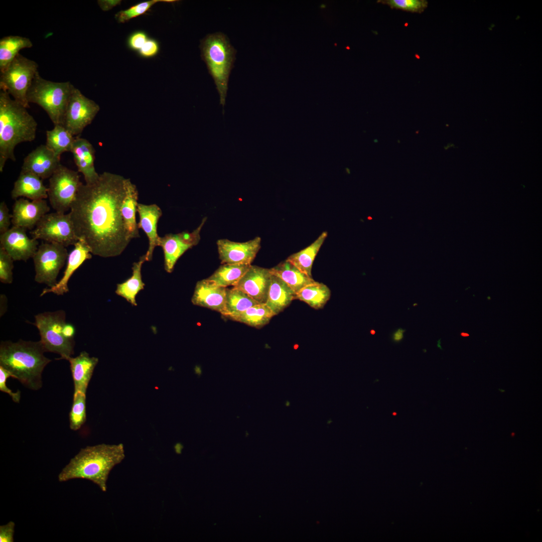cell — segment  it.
<instances>
[{
	"label": "cell",
	"instance_id": "6da1fadb",
	"mask_svg": "<svg viewBox=\"0 0 542 542\" xmlns=\"http://www.w3.org/2000/svg\"><path fill=\"white\" fill-rule=\"evenodd\" d=\"M126 179L104 172L95 183H82L71 205L69 213L76 235L94 255L118 256L131 240L121 213Z\"/></svg>",
	"mask_w": 542,
	"mask_h": 542
},
{
	"label": "cell",
	"instance_id": "7a4b0ae2",
	"mask_svg": "<svg viewBox=\"0 0 542 542\" xmlns=\"http://www.w3.org/2000/svg\"><path fill=\"white\" fill-rule=\"evenodd\" d=\"M123 445L101 444L82 448L58 475L60 482L84 479L96 484L103 492L113 467L124 459Z\"/></svg>",
	"mask_w": 542,
	"mask_h": 542
},
{
	"label": "cell",
	"instance_id": "3957f363",
	"mask_svg": "<svg viewBox=\"0 0 542 542\" xmlns=\"http://www.w3.org/2000/svg\"><path fill=\"white\" fill-rule=\"evenodd\" d=\"M44 352L40 341H2L0 366L26 387L37 390L42 386L43 371L51 361Z\"/></svg>",
	"mask_w": 542,
	"mask_h": 542
},
{
	"label": "cell",
	"instance_id": "277c9868",
	"mask_svg": "<svg viewBox=\"0 0 542 542\" xmlns=\"http://www.w3.org/2000/svg\"><path fill=\"white\" fill-rule=\"evenodd\" d=\"M22 104L7 92L0 91V172L7 161H16V146L36 138L38 124Z\"/></svg>",
	"mask_w": 542,
	"mask_h": 542
},
{
	"label": "cell",
	"instance_id": "5b68a950",
	"mask_svg": "<svg viewBox=\"0 0 542 542\" xmlns=\"http://www.w3.org/2000/svg\"><path fill=\"white\" fill-rule=\"evenodd\" d=\"M202 59L214 80L220 96V103L225 105L228 82L235 59L236 50L222 33L207 35L201 41Z\"/></svg>",
	"mask_w": 542,
	"mask_h": 542
},
{
	"label": "cell",
	"instance_id": "8992f818",
	"mask_svg": "<svg viewBox=\"0 0 542 542\" xmlns=\"http://www.w3.org/2000/svg\"><path fill=\"white\" fill-rule=\"evenodd\" d=\"M75 86L69 81L54 82L36 74L28 89V102L41 106L54 125H63L68 103Z\"/></svg>",
	"mask_w": 542,
	"mask_h": 542
},
{
	"label": "cell",
	"instance_id": "52a82bcc",
	"mask_svg": "<svg viewBox=\"0 0 542 542\" xmlns=\"http://www.w3.org/2000/svg\"><path fill=\"white\" fill-rule=\"evenodd\" d=\"M66 322V313L62 310L35 316L34 325L39 332L45 351L59 354L60 357L57 359L68 360L74 353V339L66 338L62 333Z\"/></svg>",
	"mask_w": 542,
	"mask_h": 542
},
{
	"label": "cell",
	"instance_id": "ba28073f",
	"mask_svg": "<svg viewBox=\"0 0 542 542\" xmlns=\"http://www.w3.org/2000/svg\"><path fill=\"white\" fill-rule=\"evenodd\" d=\"M38 64L34 60L19 54L0 75V89L28 108L27 94L38 72Z\"/></svg>",
	"mask_w": 542,
	"mask_h": 542
},
{
	"label": "cell",
	"instance_id": "9c48e42d",
	"mask_svg": "<svg viewBox=\"0 0 542 542\" xmlns=\"http://www.w3.org/2000/svg\"><path fill=\"white\" fill-rule=\"evenodd\" d=\"M48 198L55 211L65 213L70 209L81 182L78 171L61 164L49 178Z\"/></svg>",
	"mask_w": 542,
	"mask_h": 542
},
{
	"label": "cell",
	"instance_id": "30bf717a",
	"mask_svg": "<svg viewBox=\"0 0 542 542\" xmlns=\"http://www.w3.org/2000/svg\"><path fill=\"white\" fill-rule=\"evenodd\" d=\"M66 246L56 243H42L32 257L35 270V281L51 288L57 283L60 270L67 260Z\"/></svg>",
	"mask_w": 542,
	"mask_h": 542
},
{
	"label": "cell",
	"instance_id": "8fae6325",
	"mask_svg": "<svg viewBox=\"0 0 542 542\" xmlns=\"http://www.w3.org/2000/svg\"><path fill=\"white\" fill-rule=\"evenodd\" d=\"M32 238L68 246L79 240L69 213L55 211L44 215L31 232Z\"/></svg>",
	"mask_w": 542,
	"mask_h": 542
},
{
	"label": "cell",
	"instance_id": "7c38bea8",
	"mask_svg": "<svg viewBox=\"0 0 542 542\" xmlns=\"http://www.w3.org/2000/svg\"><path fill=\"white\" fill-rule=\"evenodd\" d=\"M99 109L94 101L75 87L68 103L63 125L73 136L78 137L92 122Z\"/></svg>",
	"mask_w": 542,
	"mask_h": 542
},
{
	"label": "cell",
	"instance_id": "4fadbf2b",
	"mask_svg": "<svg viewBox=\"0 0 542 542\" xmlns=\"http://www.w3.org/2000/svg\"><path fill=\"white\" fill-rule=\"evenodd\" d=\"M206 221L204 218L199 226L192 232L166 234L160 237L159 246L163 250L164 268L169 273L173 272L178 259L189 249L196 245L200 240V232Z\"/></svg>",
	"mask_w": 542,
	"mask_h": 542
},
{
	"label": "cell",
	"instance_id": "5bb4252c",
	"mask_svg": "<svg viewBox=\"0 0 542 542\" xmlns=\"http://www.w3.org/2000/svg\"><path fill=\"white\" fill-rule=\"evenodd\" d=\"M216 243L221 264H251L261 247V238L255 237L243 242L220 239Z\"/></svg>",
	"mask_w": 542,
	"mask_h": 542
},
{
	"label": "cell",
	"instance_id": "9a60e30c",
	"mask_svg": "<svg viewBox=\"0 0 542 542\" xmlns=\"http://www.w3.org/2000/svg\"><path fill=\"white\" fill-rule=\"evenodd\" d=\"M26 229L13 226L0 236V247L3 248L14 261H26L33 257L38 248V240L30 238Z\"/></svg>",
	"mask_w": 542,
	"mask_h": 542
},
{
	"label": "cell",
	"instance_id": "2e32d148",
	"mask_svg": "<svg viewBox=\"0 0 542 542\" xmlns=\"http://www.w3.org/2000/svg\"><path fill=\"white\" fill-rule=\"evenodd\" d=\"M50 209L45 199L30 201L22 198L17 199L13 206L12 223L13 226L32 229Z\"/></svg>",
	"mask_w": 542,
	"mask_h": 542
},
{
	"label": "cell",
	"instance_id": "e0dca14e",
	"mask_svg": "<svg viewBox=\"0 0 542 542\" xmlns=\"http://www.w3.org/2000/svg\"><path fill=\"white\" fill-rule=\"evenodd\" d=\"M61 164L60 157L46 145H41L25 158L21 171L31 172L43 180L50 178Z\"/></svg>",
	"mask_w": 542,
	"mask_h": 542
},
{
	"label": "cell",
	"instance_id": "ac0fdd59",
	"mask_svg": "<svg viewBox=\"0 0 542 542\" xmlns=\"http://www.w3.org/2000/svg\"><path fill=\"white\" fill-rule=\"evenodd\" d=\"M271 275L269 269L251 264L235 287L258 304H265Z\"/></svg>",
	"mask_w": 542,
	"mask_h": 542
},
{
	"label": "cell",
	"instance_id": "d6986e66",
	"mask_svg": "<svg viewBox=\"0 0 542 542\" xmlns=\"http://www.w3.org/2000/svg\"><path fill=\"white\" fill-rule=\"evenodd\" d=\"M227 288L220 287L206 279L198 281L192 296V303L196 306L206 308L220 313H225Z\"/></svg>",
	"mask_w": 542,
	"mask_h": 542
},
{
	"label": "cell",
	"instance_id": "ffe728a7",
	"mask_svg": "<svg viewBox=\"0 0 542 542\" xmlns=\"http://www.w3.org/2000/svg\"><path fill=\"white\" fill-rule=\"evenodd\" d=\"M89 246L83 241L79 240L69 253L67 265L62 278L54 286L44 289L40 296L52 293L57 295H63L69 291L68 283L73 273L87 259L92 257Z\"/></svg>",
	"mask_w": 542,
	"mask_h": 542
},
{
	"label": "cell",
	"instance_id": "44dd1931",
	"mask_svg": "<svg viewBox=\"0 0 542 542\" xmlns=\"http://www.w3.org/2000/svg\"><path fill=\"white\" fill-rule=\"evenodd\" d=\"M71 152L78 172L83 174L86 184L90 185L95 183L100 174L95 169V151L92 145L85 139L75 137Z\"/></svg>",
	"mask_w": 542,
	"mask_h": 542
},
{
	"label": "cell",
	"instance_id": "7402d4cb",
	"mask_svg": "<svg viewBox=\"0 0 542 542\" xmlns=\"http://www.w3.org/2000/svg\"><path fill=\"white\" fill-rule=\"evenodd\" d=\"M137 212L140 217L138 228L143 229L149 239V247L145 254L146 259L147 261H151L154 249L159 246L160 236L157 233V225L162 211L155 204L146 205L138 203Z\"/></svg>",
	"mask_w": 542,
	"mask_h": 542
},
{
	"label": "cell",
	"instance_id": "603a6c76",
	"mask_svg": "<svg viewBox=\"0 0 542 542\" xmlns=\"http://www.w3.org/2000/svg\"><path fill=\"white\" fill-rule=\"evenodd\" d=\"M11 195L16 200L21 197L31 200L45 199L48 198V188L44 185L43 180L37 175L31 172L21 171L14 184Z\"/></svg>",
	"mask_w": 542,
	"mask_h": 542
},
{
	"label": "cell",
	"instance_id": "cb8c5ba5",
	"mask_svg": "<svg viewBox=\"0 0 542 542\" xmlns=\"http://www.w3.org/2000/svg\"><path fill=\"white\" fill-rule=\"evenodd\" d=\"M74 382V392L80 391L86 394L88 383L98 359L90 357L86 351H82L76 357L67 360Z\"/></svg>",
	"mask_w": 542,
	"mask_h": 542
},
{
	"label": "cell",
	"instance_id": "d4e9b609",
	"mask_svg": "<svg viewBox=\"0 0 542 542\" xmlns=\"http://www.w3.org/2000/svg\"><path fill=\"white\" fill-rule=\"evenodd\" d=\"M138 191L129 179H126V192L121 207V216L125 231L129 239L140 237L136 221Z\"/></svg>",
	"mask_w": 542,
	"mask_h": 542
},
{
	"label": "cell",
	"instance_id": "484cf974",
	"mask_svg": "<svg viewBox=\"0 0 542 542\" xmlns=\"http://www.w3.org/2000/svg\"><path fill=\"white\" fill-rule=\"evenodd\" d=\"M295 299L296 294L288 285L272 275L265 304L274 314L277 315L282 312Z\"/></svg>",
	"mask_w": 542,
	"mask_h": 542
},
{
	"label": "cell",
	"instance_id": "4316f807",
	"mask_svg": "<svg viewBox=\"0 0 542 542\" xmlns=\"http://www.w3.org/2000/svg\"><path fill=\"white\" fill-rule=\"evenodd\" d=\"M269 269L272 275L282 280L296 294L304 287L316 282L287 260Z\"/></svg>",
	"mask_w": 542,
	"mask_h": 542
},
{
	"label": "cell",
	"instance_id": "83f0119b",
	"mask_svg": "<svg viewBox=\"0 0 542 542\" xmlns=\"http://www.w3.org/2000/svg\"><path fill=\"white\" fill-rule=\"evenodd\" d=\"M147 261L146 254L140 257L139 260L133 263L132 276L125 282L117 285L115 293L125 298L133 306H137L136 297L138 293L143 290L145 284L142 279L141 269L143 264Z\"/></svg>",
	"mask_w": 542,
	"mask_h": 542
},
{
	"label": "cell",
	"instance_id": "f1b7e54d",
	"mask_svg": "<svg viewBox=\"0 0 542 542\" xmlns=\"http://www.w3.org/2000/svg\"><path fill=\"white\" fill-rule=\"evenodd\" d=\"M327 235V231L323 232L309 246L292 254L286 260L301 272L312 277L311 270L314 260Z\"/></svg>",
	"mask_w": 542,
	"mask_h": 542
},
{
	"label": "cell",
	"instance_id": "f546056e",
	"mask_svg": "<svg viewBox=\"0 0 542 542\" xmlns=\"http://www.w3.org/2000/svg\"><path fill=\"white\" fill-rule=\"evenodd\" d=\"M33 46L28 38L19 36H8L0 40V72H3L20 50Z\"/></svg>",
	"mask_w": 542,
	"mask_h": 542
},
{
	"label": "cell",
	"instance_id": "4dcf8cb0",
	"mask_svg": "<svg viewBox=\"0 0 542 542\" xmlns=\"http://www.w3.org/2000/svg\"><path fill=\"white\" fill-rule=\"evenodd\" d=\"M251 264H222L207 279L217 285L227 288L235 287L248 269Z\"/></svg>",
	"mask_w": 542,
	"mask_h": 542
},
{
	"label": "cell",
	"instance_id": "1f68e13d",
	"mask_svg": "<svg viewBox=\"0 0 542 542\" xmlns=\"http://www.w3.org/2000/svg\"><path fill=\"white\" fill-rule=\"evenodd\" d=\"M275 315L265 304H258L228 319L260 328L268 324Z\"/></svg>",
	"mask_w": 542,
	"mask_h": 542
},
{
	"label": "cell",
	"instance_id": "d6a6232c",
	"mask_svg": "<svg viewBox=\"0 0 542 542\" xmlns=\"http://www.w3.org/2000/svg\"><path fill=\"white\" fill-rule=\"evenodd\" d=\"M46 146L57 156L71 151L75 137L64 125H55L53 129L46 131Z\"/></svg>",
	"mask_w": 542,
	"mask_h": 542
},
{
	"label": "cell",
	"instance_id": "836d02e7",
	"mask_svg": "<svg viewBox=\"0 0 542 542\" xmlns=\"http://www.w3.org/2000/svg\"><path fill=\"white\" fill-rule=\"evenodd\" d=\"M331 291L325 284L315 282L302 288L296 294V299L305 302L315 309L323 308L330 299Z\"/></svg>",
	"mask_w": 542,
	"mask_h": 542
},
{
	"label": "cell",
	"instance_id": "e575fe53",
	"mask_svg": "<svg viewBox=\"0 0 542 542\" xmlns=\"http://www.w3.org/2000/svg\"><path fill=\"white\" fill-rule=\"evenodd\" d=\"M258 303L247 294L233 287L227 288L226 295L225 318L236 315Z\"/></svg>",
	"mask_w": 542,
	"mask_h": 542
},
{
	"label": "cell",
	"instance_id": "d590c367",
	"mask_svg": "<svg viewBox=\"0 0 542 542\" xmlns=\"http://www.w3.org/2000/svg\"><path fill=\"white\" fill-rule=\"evenodd\" d=\"M86 420V394L80 391L74 392L73 403L69 414L70 428L79 430Z\"/></svg>",
	"mask_w": 542,
	"mask_h": 542
},
{
	"label": "cell",
	"instance_id": "8d00e7d4",
	"mask_svg": "<svg viewBox=\"0 0 542 542\" xmlns=\"http://www.w3.org/2000/svg\"><path fill=\"white\" fill-rule=\"evenodd\" d=\"M174 3L175 0H151L139 3L129 8L117 12L115 19L120 23H123L130 19L142 15L147 12L153 5L158 2Z\"/></svg>",
	"mask_w": 542,
	"mask_h": 542
},
{
	"label": "cell",
	"instance_id": "74e56055",
	"mask_svg": "<svg viewBox=\"0 0 542 542\" xmlns=\"http://www.w3.org/2000/svg\"><path fill=\"white\" fill-rule=\"evenodd\" d=\"M377 2L392 9L419 14L423 13L428 4L426 0H379Z\"/></svg>",
	"mask_w": 542,
	"mask_h": 542
},
{
	"label": "cell",
	"instance_id": "f35d334b",
	"mask_svg": "<svg viewBox=\"0 0 542 542\" xmlns=\"http://www.w3.org/2000/svg\"><path fill=\"white\" fill-rule=\"evenodd\" d=\"M14 261L9 253L0 247V281L2 283L11 284L13 282Z\"/></svg>",
	"mask_w": 542,
	"mask_h": 542
},
{
	"label": "cell",
	"instance_id": "ab89813d",
	"mask_svg": "<svg viewBox=\"0 0 542 542\" xmlns=\"http://www.w3.org/2000/svg\"><path fill=\"white\" fill-rule=\"evenodd\" d=\"M10 377H13L11 373L0 366V390L8 393L14 402L19 403L21 398L20 391L18 390L16 392H13L6 385L7 380Z\"/></svg>",
	"mask_w": 542,
	"mask_h": 542
},
{
	"label": "cell",
	"instance_id": "60d3db41",
	"mask_svg": "<svg viewBox=\"0 0 542 542\" xmlns=\"http://www.w3.org/2000/svg\"><path fill=\"white\" fill-rule=\"evenodd\" d=\"M149 39L147 34L142 31H137L131 34L127 41L129 48L139 51Z\"/></svg>",
	"mask_w": 542,
	"mask_h": 542
},
{
	"label": "cell",
	"instance_id": "b9f144b4",
	"mask_svg": "<svg viewBox=\"0 0 542 542\" xmlns=\"http://www.w3.org/2000/svg\"><path fill=\"white\" fill-rule=\"evenodd\" d=\"M159 50V43L154 39H149L138 51V53L142 57L149 58L157 55Z\"/></svg>",
	"mask_w": 542,
	"mask_h": 542
},
{
	"label": "cell",
	"instance_id": "7bdbcfd3",
	"mask_svg": "<svg viewBox=\"0 0 542 542\" xmlns=\"http://www.w3.org/2000/svg\"><path fill=\"white\" fill-rule=\"evenodd\" d=\"M12 222V215L9 213V210L5 201L0 203V233H5L10 228Z\"/></svg>",
	"mask_w": 542,
	"mask_h": 542
},
{
	"label": "cell",
	"instance_id": "ee69618b",
	"mask_svg": "<svg viewBox=\"0 0 542 542\" xmlns=\"http://www.w3.org/2000/svg\"><path fill=\"white\" fill-rule=\"evenodd\" d=\"M15 524L13 521H10L5 525L0 526V541L13 542Z\"/></svg>",
	"mask_w": 542,
	"mask_h": 542
},
{
	"label": "cell",
	"instance_id": "f6af8a7d",
	"mask_svg": "<svg viewBox=\"0 0 542 542\" xmlns=\"http://www.w3.org/2000/svg\"><path fill=\"white\" fill-rule=\"evenodd\" d=\"M121 1L114 0H99L97 3L103 11H107L113 7L120 4Z\"/></svg>",
	"mask_w": 542,
	"mask_h": 542
},
{
	"label": "cell",
	"instance_id": "bcb514c9",
	"mask_svg": "<svg viewBox=\"0 0 542 542\" xmlns=\"http://www.w3.org/2000/svg\"><path fill=\"white\" fill-rule=\"evenodd\" d=\"M62 333L66 338L74 339L75 333L74 326L70 323L66 322L63 327Z\"/></svg>",
	"mask_w": 542,
	"mask_h": 542
},
{
	"label": "cell",
	"instance_id": "7dc6e473",
	"mask_svg": "<svg viewBox=\"0 0 542 542\" xmlns=\"http://www.w3.org/2000/svg\"><path fill=\"white\" fill-rule=\"evenodd\" d=\"M405 331V329L399 328L393 332L391 335L392 341L395 343L400 342L403 338V333Z\"/></svg>",
	"mask_w": 542,
	"mask_h": 542
},
{
	"label": "cell",
	"instance_id": "c3c4849f",
	"mask_svg": "<svg viewBox=\"0 0 542 542\" xmlns=\"http://www.w3.org/2000/svg\"><path fill=\"white\" fill-rule=\"evenodd\" d=\"M460 335L461 336H462V337H467L469 336V334L468 333H466V332H461L460 333Z\"/></svg>",
	"mask_w": 542,
	"mask_h": 542
},
{
	"label": "cell",
	"instance_id": "681fc988",
	"mask_svg": "<svg viewBox=\"0 0 542 542\" xmlns=\"http://www.w3.org/2000/svg\"><path fill=\"white\" fill-rule=\"evenodd\" d=\"M372 334H375V331L374 330H372Z\"/></svg>",
	"mask_w": 542,
	"mask_h": 542
}]
</instances>
